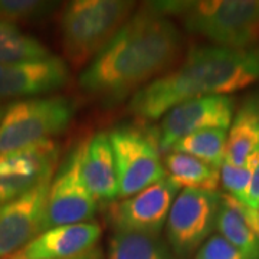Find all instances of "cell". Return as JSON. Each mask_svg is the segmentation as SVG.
Listing matches in <instances>:
<instances>
[{
  "instance_id": "6da1fadb",
  "label": "cell",
  "mask_w": 259,
  "mask_h": 259,
  "mask_svg": "<svg viewBox=\"0 0 259 259\" xmlns=\"http://www.w3.org/2000/svg\"><path fill=\"white\" fill-rule=\"evenodd\" d=\"M180 52L176 25L147 3L81 72L79 87L102 102H120L168 69Z\"/></svg>"
},
{
  "instance_id": "7a4b0ae2",
  "label": "cell",
  "mask_w": 259,
  "mask_h": 259,
  "mask_svg": "<svg viewBox=\"0 0 259 259\" xmlns=\"http://www.w3.org/2000/svg\"><path fill=\"white\" fill-rule=\"evenodd\" d=\"M259 81V48L196 47L179 68L141 87L130 111L158 120L183 102L204 95H228Z\"/></svg>"
},
{
  "instance_id": "3957f363",
  "label": "cell",
  "mask_w": 259,
  "mask_h": 259,
  "mask_svg": "<svg viewBox=\"0 0 259 259\" xmlns=\"http://www.w3.org/2000/svg\"><path fill=\"white\" fill-rule=\"evenodd\" d=\"M154 9L182 20L189 33L203 36L216 47L253 48L259 40V0L151 2Z\"/></svg>"
},
{
  "instance_id": "277c9868",
  "label": "cell",
  "mask_w": 259,
  "mask_h": 259,
  "mask_svg": "<svg viewBox=\"0 0 259 259\" xmlns=\"http://www.w3.org/2000/svg\"><path fill=\"white\" fill-rule=\"evenodd\" d=\"M136 2L75 0L65 6L59 26L66 59L75 68L91 62L133 16Z\"/></svg>"
},
{
  "instance_id": "5b68a950",
  "label": "cell",
  "mask_w": 259,
  "mask_h": 259,
  "mask_svg": "<svg viewBox=\"0 0 259 259\" xmlns=\"http://www.w3.org/2000/svg\"><path fill=\"white\" fill-rule=\"evenodd\" d=\"M76 107L64 95L20 100L8 107L0 121V154L52 140L68 128Z\"/></svg>"
},
{
  "instance_id": "8992f818",
  "label": "cell",
  "mask_w": 259,
  "mask_h": 259,
  "mask_svg": "<svg viewBox=\"0 0 259 259\" xmlns=\"http://www.w3.org/2000/svg\"><path fill=\"white\" fill-rule=\"evenodd\" d=\"M108 136L115 158L120 199L134 196L167 176L156 133L118 127Z\"/></svg>"
},
{
  "instance_id": "52a82bcc",
  "label": "cell",
  "mask_w": 259,
  "mask_h": 259,
  "mask_svg": "<svg viewBox=\"0 0 259 259\" xmlns=\"http://www.w3.org/2000/svg\"><path fill=\"white\" fill-rule=\"evenodd\" d=\"M219 192L183 189L177 194L166 222L167 242L179 259H187L207 241L216 228Z\"/></svg>"
},
{
  "instance_id": "ba28073f",
  "label": "cell",
  "mask_w": 259,
  "mask_h": 259,
  "mask_svg": "<svg viewBox=\"0 0 259 259\" xmlns=\"http://www.w3.org/2000/svg\"><path fill=\"white\" fill-rule=\"evenodd\" d=\"M98 200L87 190L79 175V146L65 158L48 190L42 232L65 225L91 222Z\"/></svg>"
},
{
  "instance_id": "9c48e42d",
  "label": "cell",
  "mask_w": 259,
  "mask_h": 259,
  "mask_svg": "<svg viewBox=\"0 0 259 259\" xmlns=\"http://www.w3.org/2000/svg\"><path fill=\"white\" fill-rule=\"evenodd\" d=\"M177 194L179 187L166 176L134 196L114 202L108 209V222L115 232L158 236Z\"/></svg>"
},
{
  "instance_id": "30bf717a",
  "label": "cell",
  "mask_w": 259,
  "mask_h": 259,
  "mask_svg": "<svg viewBox=\"0 0 259 259\" xmlns=\"http://www.w3.org/2000/svg\"><path fill=\"white\" fill-rule=\"evenodd\" d=\"M235 100L229 95H204L175 107L157 128L160 151L167 153L179 140L209 128H231Z\"/></svg>"
},
{
  "instance_id": "8fae6325",
  "label": "cell",
  "mask_w": 259,
  "mask_h": 259,
  "mask_svg": "<svg viewBox=\"0 0 259 259\" xmlns=\"http://www.w3.org/2000/svg\"><path fill=\"white\" fill-rule=\"evenodd\" d=\"M58 157L59 147L54 140L0 154V204L9 203L52 180Z\"/></svg>"
},
{
  "instance_id": "7c38bea8",
  "label": "cell",
  "mask_w": 259,
  "mask_h": 259,
  "mask_svg": "<svg viewBox=\"0 0 259 259\" xmlns=\"http://www.w3.org/2000/svg\"><path fill=\"white\" fill-rule=\"evenodd\" d=\"M51 182H44L29 193L0 204V259L13 256L42 233Z\"/></svg>"
},
{
  "instance_id": "4fadbf2b",
  "label": "cell",
  "mask_w": 259,
  "mask_h": 259,
  "mask_svg": "<svg viewBox=\"0 0 259 259\" xmlns=\"http://www.w3.org/2000/svg\"><path fill=\"white\" fill-rule=\"evenodd\" d=\"M69 81V68L55 55L37 61L0 65V102L9 98H36L61 90Z\"/></svg>"
},
{
  "instance_id": "5bb4252c",
  "label": "cell",
  "mask_w": 259,
  "mask_h": 259,
  "mask_svg": "<svg viewBox=\"0 0 259 259\" xmlns=\"http://www.w3.org/2000/svg\"><path fill=\"white\" fill-rule=\"evenodd\" d=\"M97 222L56 226L44 231L8 259H68L93 249L101 238Z\"/></svg>"
},
{
  "instance_id": "9a60e30c",
  "label": "cell",
  "mask_w": 259,
  "mask_h": 259,
  "mask_svg": "<svg viewBox=\"0 0 259 259\" xmlns=\"http://www.w3.org/2000/svg\"><path fill=\"white\" fill-rule=\"evenodd\" d=\"M79 175L87 190L100 202L118 197V177L110 136L100 131L79 146Z\"/></svg>"
},
{
  "instance_id": "2e32d148",
  "label": "cell",
  "mask_w": 259,
  "mask_h": 259,
  "mask_svg": "<svg viewBox=\"0 0 259 259\" xmlns=\"http://www.w3.org/2000/svg\"><path fill=\"white\" fill-rule=\"evenodd\" d=\"M216 229L248 259H259V212L221 193Z\"/></svg>"
},
{
  "instance_id": "e0dca14e",
  "label": "cell",
  "mask_w": 259,
  "mask_h": 259,
  "mask_svg": "<svg viewBox=\"0 0 259 259\" xmlns=\"http://www.w3.org/2000/svg\"><path fill=\"white\" fill-rule=\"evenodd\" d=\"M259 147V100H249L238 110L231 124L225 161L241 167Z\"/></svg>"
},
{
  "instance_id": "ac0fdd59",
  "label": "cell",
  "mask_w": 259,
  "mask_h": 259,
  "mask_svg": "<svg viewBox=\"0 0 259 259\" xmlns=\"http://www.w3.org/2000/svg\"><path fill=\"white\" fill-rule=\"evenodd\" d=\"M164 168L167 177L179 189L216 192L221 183V173L218 168L183 153H168L164 160Z\"/></svg>"
},
{
  "instance_id": "d6986e66",
  "label": "cell",
  "mask_w": 259,
  "mask_h": 259,
  "mask_svg": "<svg viewBox=\"0 0 259 259\" xmlns=\"http://www.w3.org/2000/svg\"><path fill=\"white\" fill-rule=\"evenodd\" d=\"M107 259H179L158 236L115 232L108 242Z\"/></svg>"
},
{
  "instance_id": "ffe728a7",
  "label": "cell",
  "mask_w": 259,
  "mask_h": 259,
  "mask_svg": "<svg viewBox=\"0 0 259 259\" xmlns=\"http://www.w3.org/2000/svg\"><path fill=\"white\" fill-rule=\"evenodd\" d=\"M51 56L36 37L23 33L15 23L0 20V65L37 61Z\"/></svg>"
},
{
  "instance_id": "44dd1931",
  "label": "cell",
  "mask_w": 259,
  "mask_h": 259,
  "mask_svg": "<svg viewBox=\"0 0 259 259\" xmlns=\"http://www.w3.org/2000/svg\"><path fill=\"white\" fill-rule=\"evenodd\" d=\"M226 146H228L226 130L209 128L197 131L185 139L179 140L171 150L176 153L193 156L221 170L226 158Z\"/></svg>"
},
{
  "instance_id": "7402d4cb",
  "label": "cell",
  "mask_w": 259,
  "mask_h": 259,
  "mask_svg": "<svg viewBox=\"0 0 259 259\" xmlns=\"http://www.w3.org/2000/svg\"><path fill=\"white\" fill-rule=\"evenodd\" d=\"M259 166V148L250 154L243 166H233L225 161L221 167V183L226 194L235 197L242 203L246 200V193L249 189L252 175L255 168Z\"/></svg>"
},
{
  "instance_id": "603a6c76",
  "label": "cell",
  "mask_w": 259,
  "mask_h": 259,
  "mask_svg": "<svg viewBox=\"0 0 259 259\" xmlns=\"http://www.w3.org/2000/svg\"><path fill=\"white\" fill-rule=\"evenodd\" d=\"M54 2L40 0H0V20L15 23L44 18L55 9Z\"/></svg>"
},
{
  "instance_id": "cb8c5ba5",
  "label": "cell",
  "mask_w": 259,
  "mask_h": 259,
  "mask_svg": "<svg viewBox=\"0 0 259 259\" xmlns=\"http://www.w3.org/2000/svg\"><path fill=\"white\" fill-rule=\"evenodd\" d=\"M194 259H248L222 235H212L196 252Z\"/></svg>"
},
{
  "instance_id": "d4e9b609",
  "label": "cell",
  "mask_w": 259,
  "mask_h": 259,
  "mask_svg": "<svg viewBox=\"0 0 259 259\" xmlns=\"http://www.w3.org/2000/svg\"><path fill=\"white\" fill-rule=\"evenodd\" d=\"M245 204H248L250 209L259 212V166L255 168V171L252 175V180H250L249 189L246 193Z\"/></svg>"
},
{
  "instance_id": "484cf974",
  "label": "cell",
  "mask_w": 259,
  "mask_h": 259,
  "mask_svg": "<svg viewBox=\"0 0 259 259\" xmlns=\"http://www.w3.org/2000/svg\"><path fill=\"white\" fill-rule=\"evenodd\" d=\"M68 259H104V253H102V250L98 246H95V248L87 250V252H83L81 255H76L74 258Z\"/></svg>"
},
{
  "instance_id": "4316f807",
  "label": "cell",
  "mask_w": 259,
  "mask_h": 259,
  "mask_svg": "<svg viewBox=\"0 0 259 259\" xmlns=\"http://www.w3.org/2000/svg\"><path fill=\"white\" fill-rule=\"evenodd\" d=\"M6 110H8V107H5V105L0 102V121H2V118H3V115H5Z\"/></svg>"
},
{
  "instance_id": "83f0119b",
  "label": "cell",
  "mask_w": 259,
  "mask_h": 259,
  "mask_svg": "<svg viewBox=\"0 0 259 259\" xmlns=\"http://www.w3.org/2000/svg\"><path fill=\"white\" fill-rule=\"evenodd\" d=\"M258 148H259V147H258Z\"/></svg>"
}]
</instances>
